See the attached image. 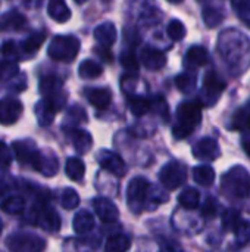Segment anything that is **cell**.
Masks as SVG:
<instances>
[{
	"label": "cell",
	"mask_w": 250,
	"mask_h": 252,
	"mask_svg": "<svg viewBox=\"0 0 250 252\" xmlns=\"http://www.w3.org/2000/svg\"><path fill=\"white\" fill-rule=\"evenodd\" d=\"M69 139L74 143V148L78 154H85L90 148H91V136L84 131V130H71L69 131Z\"/></svg>",
	"instance_id": "obj_17"
},
{
	"label": "cell",
	"mask_w": 250,
	"mask_h": 252,
	"mask_svg": "<svg viewBox=\"0 0 250 252\" xmlns=\"http://www.w3.org/2000/svg\"><path fill=\"white\" fill-rule=\"evenodd\" d=\"M187 31H186V27L181 21L178 19H172L168 25V35L174 40V41H180L186 37Z\"/></svg>",
	"instance_id": "obj_31"
},
{
	"label": "cell",
	"mask_w": 250,
	"mask_h": 252,
	"mask_svg": "<svg viewBox=\"0 0 250 252\" xmlns=\"http://www.w3.org/2000/svg\"><path fill=\"white\" fill-rule=\"evenodd\" d=\"M121 63H122V66H124L130 74L136 75V74L139 72V68H140L139 61L136 59V56H134L131 52H125V53L121 56Z\"/></svg>",
	"instance_id": "obj_32"
},
{
	"label": "cell",
	"mask_w": 250,
	"mask_h": 252,
	"mask_svg": "<svg viewBox=\"0 0 250 252\" xmlns=\"http://www.w3.org/2000/svg\"><path fill=\"white\" fill-rule=\"evenodd\" d=\"M40 224H41L46 230H49V232H56V230L60 227V219H59V216H57L56 211L47 210V211L43 213Z\"/></svg>",
	"instance_id": "obj_28"
},
{
	"label": "cell",
	"mask_w": 250,
	"mask_h": 252,
	"mask_svg": "<svg viewBox=\"0 0 250 252\" xmlns=\"http://www.w3.org/2000/svg\"><path fill=\"white\" fill-rule=\"evenodd\" d=\"M25 24H27L25 18L21 13L12 10V12H9V13L1 16V19H0V30H19Z\"/></svg>",
	"instance_id": "obj_21"
},
{
	"label": "cell",
	"mask_w": 250,
	"mask_h": 252,
	"mask_svg": "<svg viewBox=\"0 0 250 252\" xmlns=\"http://www.w3.org/2000/svg\"><path fill=\"white\" fill-rule=\"evenodd\" d=\"M131 247V241L125 236V235H115L111 236L106 242V251L112 252H124L128 251Z\"/></svg>",
	"instance_id": "obj_26"
},
{
	"label": "cell",
	"mask_w": 250,
	"mask_h": 252,
	"mask_svg": "<svg viewBox=\"0 0 250 252\" xmlns=\"http://www.w3.org/2000/svg\"><path fill=\"white\" fill-rule=\"evenodd\" d=\"M74 230L78 235H85L88 232H91L94 229V217L88 213V211H80L75 217H74Z\"/></svg>",
	"instance_id": "obj_18"
},
{
	"label": "cell",
	"mask_w": 250,
	"mask_h": 252,
	"mask_svg": "<svg viewBox=\"0 0 250 252\" xmlns=\"http://www.w3.org/2000/svg\"><path fill=\"white\" fill-rule=\"evenodd\" d=\"M96 52L105 59V61H108V62H112V53L109 52V47H106V46H100V47H97L96 49Z\"/></svg>",
	"instance_id": "obj_40"
},
{
	"label": "cell",
	"mask_w": 250,
	"mask_h": 252,
	"mask_svg": "<svg viewBox=\"0 0 250 252\" xmlns=\"http://www.w3.org/2000/svg\"><path fill=\"white\" fill-rule=\"evenodd\" d=\"M187 177V168L184 164L178 161H171L159 173V180L161 183L168 189V190H175L178 189Z\"/></svg>",
	"instance_id": "obj_5"
},
{
	"label": "cell",
	"mask_w": 250,
	"mask_h": 252,
	"mask_svg": "<svg viewBox=\"0 0 250 252\" xmlns=\"http://www.w3.org/2000/svg\"><path fill=\"white\" fill-rule=\"evenodd\" d=\"M44 38H46V34H44V32H35V34H32V35L24 43L25 52H35V50H38L40 46L44 43Z\"/></svg>",
	"instance_id": "obj_37"
},
{
	"label": "cell",
	"mask_w": 250,
	"mask_h": 252,
	"mask_svg": "<svg viewBox=\"0 0 250 252\" xmlns=\"http://www.w3.org/2000/svg\"><path fill=\"white\" fill-rule=\"evenodd\" d=\"M243 149H245V152L250 157V142H245L243 143Z\"/></svg>",
	"instance_id": "obj_42"
},
{
	"label": "cell",
	"mask_w": 250,
	"mask_h": 252,
	"mask_svg": "<svg viewBox=\"0 0 250 252\" xmlns=\"http://www.w3.org/2000/svg\"><path fill=\"white\" fill-rule=\"evenodd\" d=\"M233 7L246 24H250V0H233Z\"/></svg>",
	"instance_id": "obj_34"
},
{
	"label": "cell",
	"mask_w": 250,
	"mask_h": 252,
	"mask_svg": "<svg viewBox=\"0 0 250 252\" xmlns=\"http://www.w3.org/2000/svg\"><path fill=\"white\" fill-rule=\"evenodd\" d=\"M77 3H84V1H87V0H75Z\"/></svg>",
	"instance_id": "obj_44"
},
{
	"label": "cell",
	"mask_w": 250,
	"mask_h": 252,
	"mask_svg": "<svg viewBox=\"0 0 250 252\" xmlns=\"http://www.w3.org/2000/svg\"><path fill=\"white\" fill-rule=\"evenodd\" d=\"M240 223H242V216H240L239 211L228 210V211L224 213V216H222V226H224L225 230L234 232Z\"/></svg>",
	"instance_id": "obj_30"
},
{
	"label": "cell",
	"mask_w": 250,
	"mask_h": 252,
	"mask_svg": "<svg viewBox=\"0 0 250 252\" xmlns=\"http://www.w3.org/2000/svg\"><path fill=\"white\" fill-rule=\"evenodd\" d=\"M224 13L217 7H205L203 9V21L208 27H217L222 22Z\"/></svg>",
	"instance_id": "obj_29"
},
{
	"label": "cell",
	"mask_w": 250,
	"mask_h": 252,
	"mask_svg": "<svg viewBox=\"0 0 250 252\" xmlns=\"http://www.w3.org/2000/svg\"><path fill=\"white\" fill-rule=\"evenodd\" d=\"M221 151L220 146L217 143V140L206 137L202 139L200 142H197L193 148V155L197 159H203V161H214L220 157Z\"/></svg>",
	"instance_id": "obj_8"
},
{
	"label": "cell",
	"mask_w": 250,
	"mask_h": 252,
	"mask_svg": "<svg viewBox=\"0 0 250 252\" xmlns=\"http://www.w3.org/2000/svg\"><path fill=\"white\" fill-rule=\"evenodd\" d=\"M80 204V196L74 189H65L62 193V207L66 210H72Z\"/></svg>",
	"instance_id": "obj_33"
},
{
	"label": "cell",
	"mask_w": 250,
	"mask_h": 252,
	"mask_svg": "<svg viewBox=\"0 0 250 252\" xmlns=\"http://www.w3.org/2000/svg\"><path fill=\"white\" fill-rule=\"evenodd\" d=\"M1 210L9 213V214H19L24 210V201L21 198H16V196L9 198L6 202H3Z\"/></svg>",
	"instance_id": "obj_36"
},
{
	"label": "cell",
	"mask_w": 250,
	"mask_h": 252,
	"mask_svg": "<svg viewBox=\"0 0 250 252\" xmlns=\"http://www.w3.org/2000/svg\"><path fill=\"white\" fill-rule=\"evenodd\" d=\"M88 102L97 109H106L112 102V92L108 87H93L85 90Z\"/></svg>",
	"instance_id": "obj_12"
},
{
	"label": "cell",
	"mask_w": 250,
	"mask_h": 252,
	"mask_svg": "<svg viewBox=\"0 0 250 252\" xmlns=\"http://www.w3.org/2000/svg\"><path fill=\"white\" fill-rule=\"evenodd\" d=\"M209 62V53L202 46H192L186 53V63L190 66H203Z\"/></svg>",
	"instance_id": "obj_16"
},
{
	"label": "cell",
	"mask_w": 250,
	"mask_h": 252,
	"mask_svg": "<svg viewBox=\"0 0 250 252\" xmlns=\"http://www.w3.org/2000/svg\"><path fill=\"white\" fill-rule=\"evenodd\" d=\"M196 83H197L196 75L189 74V72L180 74V75H177V78H175V84H177L178 90H180L181 93H186V94H187V93H192V92L194 90Z\"/></svg>",
	"instance_id": "obj_27"
},
{
	"label": "cell",
	"mask_w": 250,
	"mask_h": 252,
	"mask_svg": "<svg viewBox=\"0 0 250 252\" xmlns=\"http://www.w3.org/2000/svg\"><path fill=\"white\" fill-rule=\"evenodd\" d=\"M97 161L103 170L112 173L116 177H124L127 173V167H125L124 159L112 151H100L97 155Z\"/></svg>",
	"instance_id": "obj_7"
},
{
	"label": "cell",
	"mask_w": 250,
	"mask_h": 252,
	"mask_svg": "<svg viewBox=\"0 0 250 252\" xmlns=\"http://www.w3.org/2000/svg\"><path fill=\"white\" fill-rule=\"evenodd\" d=\"M66 176L74 182H81L85 174V165L80 158H69L65 167Z\"/></svg>",
	"instance_id": "obj_20"
},
{
	"label": "cell",
	"mask_w": 250,
	"mask_h": 252,
	"mask_svg": "<svg viewBox=\"0 0 250 252\" xmlns=\"http://www.w3.org/2000/svg\"><path fill=\"white\" fill-rule=\"evenodd\" d=\"M203 89H205L206 94L209 97H214V100H215L225 90V81L217 72L209 71V72H206V75L203 78Z\"/></svg>",
	"instance_id": "obj_14"
},
{
	"label": "cell",
	"mask_w": 250,
	"mask_h": 252,
	"mask_svg": "<svg viewBox=\"0 0 250 252\" xmlns=\"http://www.w3.org/2000/svg\"><path fill=\"white\" fill-rule=\"evenodd\" d=\"M168 1H171V3H181L183 0H168Z\"/></svg>",
	"instance_id": "obj_43"
},
{
	"label": "cell",
	"mask_w": 250,
	"mask_h": 252,
	"mask_svg": "<svg viewBox=\"0 0 250 252\" xmlns=\"http://www.w3.org/2000/svg\"><path fill=\"white\" fill-rule=\"evenodd\" d=\"M236 233V239L240 245H246L250 242V223L249 221H243L237 226V229L234 230Z\"/></svg>",
	"instance_id": "obj_35"
},
{
	"label": "cell",
	"mask_w": 250,
	"mask_h": 252,
	"mask_svg": "<svg viewBox=\"0 0 250 252\" xmlns=\"http://www.w3.org/2000/svg\"><path fill=\"white\" fill-rule=\"evenodd\" d=\"M152 108V102L146 99L144 96H131L130 97V109L134 117H143L146 115Z\"/></svg>",
	"instance_id": "obj_24"
},
{
	"label": "cell",
	"mask_w": 250,
	"mask_h": 252,
	"mask_svg": "<svg viewBox=\"0 0 250 252\" xmlns=\"http://www.w3.org/2000/svg\"><path fill=\"white\" fill-rule=\"evenodd\" d=\"M22 105L13 99L0 100V123L1 124H13L21 115Z\"/></svg>",
	"instance_id": "obj_13"
},
{
	"label": "cell",
	"mask_w": 250,
	"mask_h": 252,
	"mask_svg": "<svg viewBox=\"0 0 250 252\" xmlns=\"http://www.w3.org/2000/svg\"><path fill=\"white\" fill-rule=\"evenodd\" d=\"M218 210H220V204H218V201L214 199V198H208V199L205 201L203 207H202V213H203V216L208 217V219L215 217L217 213H218Z\"/></svg>",
	"instance_id": "obj_38"
},
{
	"label": "cell",
	"mask_w": 250,
	"mask_h": 252,
	"mask_svg": "<svg viewBox=\"0 0 250 252\" xmlns=\"http://www.w3.org/2000/svg\"><path fill=\"white\" fill-rule=\"evenodd\" d=\"M80 50V41L72 35H56L49 46V56L55 61L69 62L75 59Z\"/></svg>",
	"instance_id": "obj_4"
},
{
	"label": "cell",
	"mask_w": 250,
	"mask_h": 252,
	"mask_svg": "<svg viewBox=\"0 0 250 252\" xmlns=\"http://www.w3.org/2000/svg\"><path fill=\"white\" fill-rule=\"evenodd\" d=\"M222 188L236 198H246L250 195V174L243 167H234L222 177Z\"/></svg>",
	"instance_id": "obj_3"
},
{
	"label": "cell",
	"mask_w": 250,
	"mask_h": 252,
	"mask_svg": "<svg viewBox=\"0 0 250 252\" xmlns=\"http://www.w3.org/2000/svg\"><path fill=\"white\" fill-rule=\"evenodd\" d=\"M243 123H245V126H246V127L250 130V109H249V112H246V114H245Z\"/></svg>",
	"instance_id": "obj_41"
},
{
	"label": "cell",
	"mask_w": 250,
	"mask_h": 252,
	"mask_svg": "<svg viewBox=\"0 0 250 252\" xmlns=\"http://www.w3.org/2000/svg\"><path fill=\"white\" fill-rule=\"evenodd\" d=\"M10 162V155L3 142H0V165H9Z\"/></svg>",
	"instance_id": "obj_39"
},
{
	"label": "cell",
	"mask_w": 250,
	"mask_h": 252,
	"mask_svg": "<svg viewBox=\"0 0 250 252\" xmlns=\"http://www.w3.org/2000/svg\"><path fill=\"white\" fill-rule=\"evenodd\" d=\"M149 189H150V183L144 177H136L130 182L127 188V201H128V207L134 213H140Z\"/></svg>",
	"instance_id": "obj_6"
},
{
	"label": "cell",
	"mask_w": 250,
	"mask_h": 252,
	"mask_svg": "<svg viewBox=\"0 0 250 252\" xmlns=\"http://www.w3.org/2000/svg\"><path fill=\"white\" fill-rule=\"evenodd\" d=\"M47 10L49 15L57 22H66L71 18V10L68 9L63 0H50Z\"/></svg>",
	"instance_id": "obj_19"
},
{
	"label": "cell",
	"mask_w": 250,
	"mask_h": 252,
	"mask_svg": "<svg viewBox=\"0 0 250 252\" xmlns=\"http://www.w3.org/2000/svg\"><path fill=\"white\" fill-rule=\"evenodd\" d=\"M9 247L10 250H27V251H38L44 248V242L31 235H13L9 239Z\"/></svg>",
	"instance_id": "obj_10"
},
{
	"label": "cell",
	"mask_w": 250,
	"mask_h": 252,
	"mask_svg": "<svg viewBox=\"0 0 250 252\" xmlns=\"http://www.w3.org/2000/svg\"><path fill=\"white\" fill-rule=\"evenodd\" d=\"M116 37H118V32L112 22H105L94 30V38L99 41L100 46L111 47L116 41Z\"/></svg>",
	"instance_id": "obj_15"
},
{
	"label": "cell",
	"mask_w": 250,
	"mask_h": 252,
	"mask_svg": "<svg viewBox=\"0 0 250 252\" xmlns=\"http://www.w3.org/2000/svg\"><path fill=\"white\" fill-rule=\"evenodd\" d=\"M140 61H141V63H143L144 68H147L150 71H158V69H161V68L165 66L167 56L159 49L146 46L141 50V53H140Z\"/></svg>",
	"instance_id": "obj_9"
},
{
	"label": "cell",
	"mask_w": 250,
	"mask_h": 252,
	"mask_svg": "<svg viewBox=\"0 0 250 252\" xmlns=\"http://www.w3.org/2000/svg\"><path fill=\"white\" fill-rule=\"evenodd\" d=\"M94 210L97 217H100V220L105 223H113L119 217V211L116 205L106 198H97L94 201Z\"/></svg>",
	"instance_id": "obj_11"
},
{
	"label": "cell",
	"mask_w": 250,
	"mask_h": 252,
	"mask_svg": "<svg viewBox=\"0 0 250 252\" xmlns=\"http://www.w3.org/2000/svg\"><path fill=\"white\" fill-rule=\"evenodd\" d=\"M220 50L222 58L231 65H239L250 55V43L242 32L231 30L220 35Z\"/></svg>",
	"instance_id": "obj_1"
},
{
	"label": "cell",
	"mask_w": 250,
	"mask_h": 252,
	"mask_svg": "<svg viewBox=\"0 0 250 252\" xmlns=\"http://www.w3.org/2000/svg\"><path fill=\"white\" fill-rule=\"evenodd\" d=\"M0 232H1V221H0Z\"/></svg>",
	"instance_id": "obj_45"
},
{
	"label": "cell",
	"mask_w": 250,
	"mask_h": 252,
	"mask_svg": "<svg viewBox=\"0 0 250 252\" xmlns=\"http://www.w3.org/2000/svg\"><path fill=\"white\" fill-rule=\"evenodd\" d=\"M178 202L186 210H196L200 202V195L196 189L190 188V189H186L183 193H180Z\"/></svg>",
	"instance_id": "obj_25"
},
{
	"label": "cell",
	"mask_w": 250,
	"mask_h": 252,
	"mask_svg": "<svg viewBox=\"0 0 250 252\" xmlns=\"http://www.w3.org/2000/svg\"><path fill=\"white\" fill-rule=\"evenodd\" d=\"M193 179L202 186H211L215 180V171L209 165H199L193 170Z\"/></svg>",
	"instance_id": "obj_22"
},
{
	"label": "cell",
	"mask_w": 250,
	"mask_h": 252,
	"mask_svg": "<svg viewBox=\"0 0 250 252\" xmlns=\"http://www.w3.org/2000/svg\"><path fill=\"white\" fill-rule=\"evenodd\" d=\"M78 74L83 77V78H97L103 74V68L100 63L91 61V59H87V61H83L78 66Z\"/></svg>",
	"instance_id": "obj_23"
},
{
	"label": "cell",
	"mask_w": 250,
	"mask_h": 252,
	"mask_svg": "<svg viewBox=\"0 0 250 252\" xmlns=\"http://www.w3.org/2000/svg\"><path fill=\"white\" fill-rule=\"evenodd\" d=\"M202 120V108L196 102H184L177 109V123L172 127L175 139L181 140L189 137Z\"/></svg>",
	"instance_id": "obj_2"
}]
</instances>
